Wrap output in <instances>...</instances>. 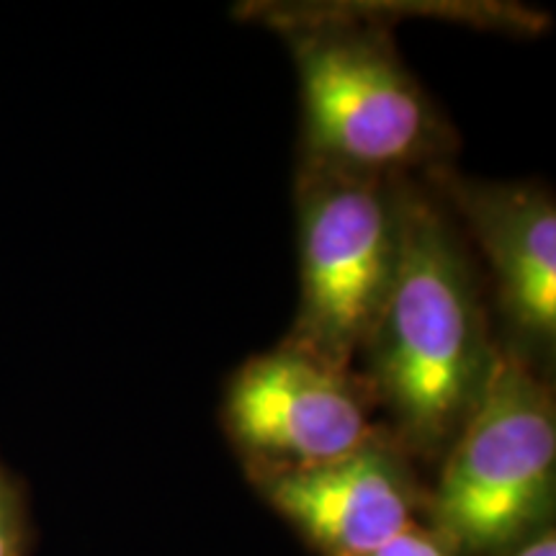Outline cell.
<instances>
[{"label":"cell","mask_w":556,"mask_h":556,"mask_svg":"<svg viewBox=\"0 0 556 556\" xmlns=\"http://www.w3.org/2000/svg\"><path fill=\"white\" fill-rule=\"evenodd\" d=\"M268 503L323 556H371L415 526V484L377 435L351 454L261 475Z\"/></svg>","instance_id":"8992f818"},{"label":"cell","mask_w":556,"mask_h":556,"mask_svg":"<svg viewBox=\"0 0 556 556\" xmlns=\"http://www.w3.org/2000/svg\"><path fill=\"white\" fill-rule=\"evenodd\" d=\"M31 520L24 484L0 462V556H29Z\"/></svg>","instance_id":"ba28073f"},{"label":"cell","mask_w":556,"mask_h":556,"mask_svg":"<svg viewBox=\"0 0 556 556\" xmlns=\"http://www.w3.org/2000/svg\"><path fill=\"white\" fill-rule=\"evenodd\" d=\"M516 556H556L554 531H539L536 536L518 548Z\"/></svg>","instance_id":"30bf717a"},{"label":"cell","mask_w":556,"mask_h":556,"mask_svg":"<svg viewBox=\"0 0 556 556\" xmlns=\"http://www.w3.org/2000/svg\"><path fill=\"white\" fill-rule=\"evenodd\" d=\"M304 109V163L402 176L448 150L451 131L389 31L332 13L287 26Z\"/></svg>","instance_id":"7a4b0ae2"},{"label":"cell","mask_w":556,"mask_h":556,"mask_svg":"<svg viewBox=\"0 0 556 556\" xmlns=\"http://www.w3.org/2000/svg\"><path fill=\"white\" fill-rule=\"evenodd\" d=\"M371 556H456L448 546H443L441 541L433 536V531H422V528H407L405 533H400L397 539L389 541L387 546H381L379 552Z\"/></svg>","instance_id":"9c48e42d"},{"label":"cell","mask_w":556,"mask_h":556,"mask_svg":"<svg viewBox=\"0 0 556 556\" xmlns=\"http://www.w3.org/2000/svg\"><path fill=\"white\" fill-rule=\"evenodd\" d=\"M397 193V268L364 351L371 394L394 417L402 443L430 454L462 430L497 351L451 219L402 176Z\"/></svg>","instance_id":"6da1fadb"},{"label":"cell","mask_w":556,"mask_h":556,"mask_svg":"<svg viewBox=\"0 0 556 556\" xmlns=\"http://www.w3.org/2000/svg\"><path fill=\"white\" fill-rule=\"evenodd\" d=\"M451 446L433 503V536L456 556L531 541L554 505L556 409L544 379L516 353L490 377Z\"/></svg>","instance_id":"3957f363"},{"label":"cell","mask_w":556,"mask_h":556,"mask_svg":"<svg viewBox=\"0 0 556 556\" xmlns=\"http://www.w3.org/2000/svg\"><path fill=\"white\" fill-rule=\"evenodd\" d=\"M441 178L471 238H477L507 317L526 336L556 338V208L546 191L533 186L479 184Z\"/></svg>","instance_id":"52a82bcc"},{"label":"cell","mask_w":556,"mask_h":556,"mask_svg":"<svg viewBox=\"0 0 556 556\" xmlns=\"http://www.w3.org/2000/svg\"><path fill=\"white\" fill-rule=\"evenodd\" d=\"M400 176L304 163L299 176L302 299L287 343L348 368L364 351L394 281Z\"/></svg>","instance_id":"277c9868"},{"label":"cell","mask_w":556,"mask_h":556,"mask_svg":"<svg viewBox=\"0 0 556 556\" xmlns=\"http://www.w3.org/2000/svg\"><path fill=\"white\" fill-rule=\"evenodd\" d=\"M225 420L261 475L332 462L379 435L348 368L291 343L250 358L235 374Z\"/></svg>","instance_id":"5b68a950"}]
</instances>
